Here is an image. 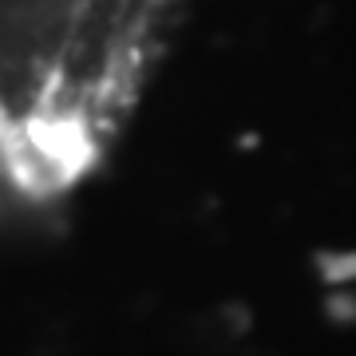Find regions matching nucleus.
I'll use <instances>...</instances> for the list:
<instances>
[{
	"instance_id": "obj_1",
	"label": "nucleus",
	"mask_w": 356,
	"mask_h": 356,
	"mask_svg": "<svg viewBox=\"0 0 356 356\" xmlns=\"http://www.w3.org/2000/svg\"><path fill=\"white\" fill-rule=\"evenodd\" d=\"M143 0H0V191L44 198L123 111Z\"/></svg>"
}]
</instances>
